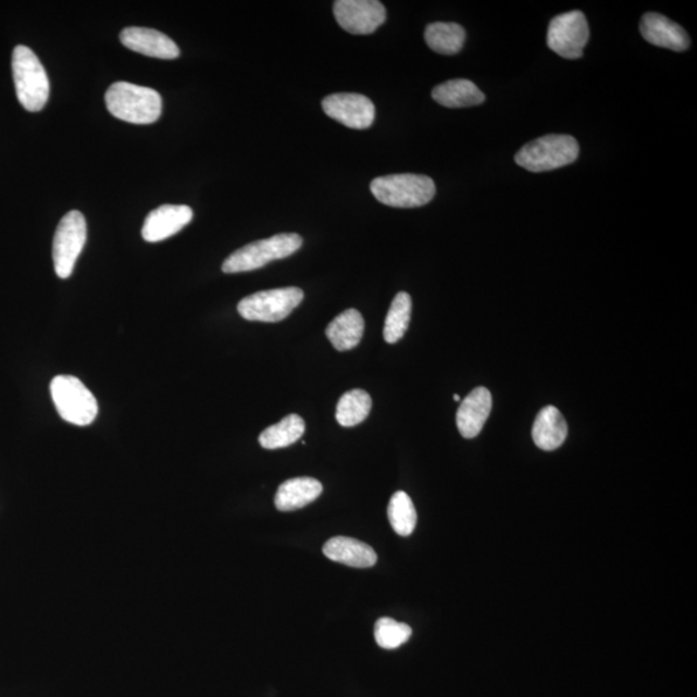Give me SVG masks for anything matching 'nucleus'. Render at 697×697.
<instances>
[{
    "label": "nucleus",
    "mask_w": 697,
    "mask_h": 697,
    "mask_svg": "<svg viewBox=\"0 0 697 697\" xmlns=\"http://www.w3.org/2000/svg\"><path fill=\"white\" fill-rule=\"evenodd\" d=\"M110 114L124 122L150 124L161 119L162 98L153 88L133 85L128 82L114 83L105 95Z\"/></svg>",
    "instance_id": "nucleus-1"
},
{
    "label": "nucleus",
    "mask_w": 697,
    "mask_h": 697,
    "mask_svg": "<svg viewBox=\"0 0 697 697\" xmlns=\"http://www.w3.org/2000/svg\"><path fill=\"white\" fill-rule=\"evenodd\" d=\"M12 72L21 105L27 112H40L50 98V80L45 66L29 47L17 46L13 50Z\"/></svg>",
    "instance_id": "nucleus-2"
},
{
    "label": "nucleus",
    "mask_w": 697,
    "mask_h": 697,
    "mask_svg": "<svg viewBox=\"0 0 697 697\" xmlns=\"http://www.w3.org/2000/svg\"><path fill=\"white\" fill-rule=\"evenodd\" d=\"M371 191L385 206L416 209L432 202L437 189L433 179L425 175L397 174L375 178Z\"/></svg>",
    "instance_id": "nucleus-3"
},
{
    "label": "nucleus",
    "mask_w": 697,
    "mask_h": 697,
    "mask_svg": "<svg viewBox=\"0 0 697 697\" xmlns=\"http://www.w3.org/2000/svg\"><path fill=\"white\" fill-rule=\"evenodd\" d=\"M302 246L299 234L283 233L272 238L253 241L239 248L224 261L223 272L236 274L257 271L269 262L286 259L298 252Z\"/></svg>",
    "instance_id": "nucleus-4"
},
{
    "label": "nucleus",
    "mask_w": 697,
    "mask_h": 697,
    "mask_svg": "<svg viewBox=\"0 0 697 697\" xmlns=\"http://www.w3.org/2000/svg\"><path fill=\"white\" fill-rule=\"evenodd\" d=\"M578 142L569 135H548L531 141L515 155V163L530 172H547L574 163Z\"/></svg>",
    "instance_id": "nucleus-5"
},
{
    "label": "nucleus",
    "mask_w": 697,
    "mask_h": 697,
    "mask_svg": "<svg viewBox=\"0 0 697 697\" xmlns=\"http://www.w3.org/2000/svg\"><path fill=\"white\" fill-rule=\"evenodd\" d=\"M51 396L59 415L73 425H91L98 416L99 404L91 390L79 378L60 375L52 379Z\"/></svg>",
    "instance_id": "nucleus-6"
},
{
    "label": "nucleus",
    "mask_w": 697,
    "mask_h": 697,
    "mask_svg": "<svg viewBox=\"0 0 697 697\" xmlns=\"http://www.w3.org/2000/svg\"><path fill=\"white\" fill-rule=\"evenodd\" d=\"M303 300L302 289L286 287L247 296L238 303L241 319L275 323L286 320Z\"/></svg>",
    "instance_id": "nucleus-7"
},
{
    "label": "nucleus",
    "mask_w": 697,
    "mask_h": 697,
    "mask_svg": "<svg viewBox=\"0 0 697 697\" xmlns=\"http://www.w3.org/2000/svg\"><path fill=\"white\" fill-rule=\"evenodd\" d=\"M87 240V223L79 211L67 212L54 233L52 258L54 272L61 279L73 274Z\"/></svg>",
    "instance_id": "nucleus-8"
},
{
    "label": "nucleus",
    "mask_w": 697,
    "mask_h": 697,
    "mask_svg": "<svg viewBox=\"0 0 697 697\" xmlns=\"http://www.w3.org/2000/svg\"><path fill=\"white\" fill-rule=\"evenodd\" d=\"M589 36V25L584 13L572 11L550 21L547 43L559 57L576 60L583 58Z\"/></svg>",
    "instance_id": "nucleus-9"
},
{
    "label": "nucleus",
    "mask_w": 697,
    "mask_h": 697,
    "mask_svg": "<svg viewBox=\"0 0 697 697\" xmlns=\"http://www.w3.org/2000/svg\"><path fill=\"white\" fill-rule=\"evenodd\" d=\"M334 13L343 29L353 36H369L386 20L385 7L377 0H337Z\"/></svg>",
    "instance_id": "nucleus-10"
},
{
    "label": "nucleus",
    "mask_w": 697,
    "mask_h": 697,
    "mask_svg": "<svg viewBox=\"0 0 697 697\" xmlns=\"http://www.w3.org/2000/svg\"><path fill=\"white\" fill-rule=\"evenodd\" d=\"M322 108L329 119L353 129H368L375 121V105L359 94H335L322 101Z\"/></svg>",
    "instance_id": "nucleus-11"
},
{
    "label": "nucleus",
    "mask_w": 697,
    "mask_h": 697,
    "mask_svg": "<svg viewBox=\"0 0 697 697\" xmlns=\"http://www.w3.org/2000/svg\"><path fill=\"white\" fill-rule=\"evenodd\" d=\"M195 216L189 206L164 204L151 211L142 226V238L149 244H157L175 236L190 223Z\"/></svg>",
    "instance_id": "nucleus-12"
},
{
    "label": "nucleus",
    "mask_w": 697,
    "mask_h": 697,
    "mask_svg": "<svg viewBox=\"0 0 697 697\" xmlns=\"http://www.w3.org/2000/svg\"><path fill=\"white\" fill-rule=\"evenodd\" d=\"M122 45L130 51L145 57L174 60L179 57V48L165 34L148 27H127L121 33Z\"/></svg>",
    "instance_id": "nucleus-13"
},
{
    "label": "nucleus",
    "mask_w": 697,
    "mask_h": 697,
    "mask_svg": "<svg viewBox=\"0 0 697 697\" xmlns=\"http://www.w3.org/2000/svg\"><path fill=\"white\" fill-rule=\"evenodd\" d=\"M639 30L648 43L675 52L686 51L692 40L682 26L659 13H646L640 20Z\"/></svg>",
    "instance_id": "nucleus-14"
},
{
    "label": "nucleus",
    "mask_w": 697,
    "mask_h": 697,
    "mask_svg": "<svg viewBox=\"0 0 697 697\" xmlns=\"http://www.w3.org/2000/svg\"><path fill=\"white\" fill-rule=\"evenodd\" d=\"M493 410V396L488 389L475 388L462 400L457 415V424L462 437L472 439L478 436Z\"/></svg>",
    "instance_id": "nucleus-15"
},
{
    "label": "nucleus",
    "mask_w": 697,
    "mask_h": 697,
    "mask_svg": "<svg viewBox=\"0 0 697 697\" xmlns=\"http://www.w3.org/2000/svg\"><path fill=\"white\" fill-rule=\"evenodd\" d=\"M323 555L331 561L356 569H369L377 562V555L370 545L357 538L336 536L324 544Z\"/></svg>",
    "instance_id": "nucleus-16"
},
{
    "label": "nucleus",
    "mask_w": 697,
    "mask_h": 697,
    "mask_svg": "<svg viewBox=\"0 0 697 697\" xmlns=\"http://www.w3.org/2000/svg\"><path fill=\"white\" fill-rule=\"evenodd\" d=\"M569 426L555 406L545 407L538 413L533 427L535 445L544 451H555L568 438Z\"/></svg>",
    "instance_id": "nucleus-17"
},
{
    "label": "nucleus",
    "mask_w": 697,
    "mask_h": 697,
    "mask_svg": "<svg viewBox=\"0 0 697 697\" xmlns=\"http://www.w3.org/2000/svg\"><path fill=\"white\" fill-rule=\"evenodd\" d=\"M322 491V483L314 478L288 480L282 483L275 495V507L281 512H294L319 499Z\"/></svg>",
    "instance_id": "nucleus-18"
},
{
    "label": "nucleus",
    "mask_w": 697,
    "mask_h": 697,
    "mask_svg": "<svg viewBox=\"0 0 697 697\" xmlns=\"http://www.w3.org/2000/svg\"><path fill=\"white\" fill-rule=\"evenodd\" d=\"M432 96L439 105L450 109L477 107L486 100L481 89L468 79L441 83L433 89Z\"/></svg>",
    "instance_id": "nucleus-19"
},
{
    "label": "nucleus",
    "mask_w": 697,
    "mask_h": 697,
    "mask_svg": "<svg viewBox=\"0 0 697 697\" xmlns=\"http://www.w3.org/2000/svg\"><path fill=\"white\" fill-rule=\"evenodd\" d=\"M364 333V320L356 309L345 310L328 324L326 335L334 348L339 351L354 349L361 343Z\"/></svg>",
    "instance_id": "nucleus-20"
},
{
    "label": "nucleus",
    "mask_w": 697,
    "mask_h": 697,
    "mask_svg": "<svg viewBox=\"0 0 697 697\" xmlns=\"http://www.w3.org/2000/svg\"><path fill=\"white\" fill-rule=\"evenodd\" d=\"M466 33L459 24L434 23L426 27L425 41L431 50L446 57L457 54L464 47Z\"/></svg>",
    "instance_id": "nucleus-21"
},
{
    "label": "nucleus",
    "mask_w": 697,
    "mask_h": 697,
    "mask_svg": "<svg viewBox=\"0 0 697 697\" xmlns=\"http://www.w3.org/2000/svg\"><path fill=\"white\" fill-rule=\"evenodd\" d=\"M306 433V421L301 416L288 415L281 423L266 427L259 441L265 450H278L296 444Z\"/></svg>",
    "instance_id": "nucleus-22"
},
{
    "label": "nucleus",
    "mask_w": 697,
    "mask_h": 697,
    "mask_svg": "<svg viewBox=\"0 0 697 697\" xmlns=\"http://www.w3.org/2000/svg\"><path fill=\"white\" fill-rule=\"evenodd\" d=\"M372 399L368 391L353 389L340 398L336 409V420L344 427L363 423L370 415Z\"/></svg>",
    "instance_id": "nucleus-23"
},
{
    "label": "nucleus",
    "mask_w": 697,
    "mask_h": 697,
    "mask_svg": "<svg viewBox=\"0 0 697 697\" xmlns=\"http://www.w3.org/2000/svg\"><path fill=\"white\" fill-rule=\"evenodd\" d=\"M412 313L411 296L399 293L393 300L389 313L386 315L384 327V339L386 343L396 344L409 329Z\"/></svg>",
    "instance_id": "nucleus-24"
},
{
    "label": "nucleus",
    "mask_w": 697,
    "mask_h": 697,
    "mask_svg": "<svg viewBox=\"0 0 697 697\" xmlns=\"http://www.w3.org/2000/svg\"><path fill=\"white\" fill-rule=\"evenodd\" d=\"M388 516L393 530L399 536H410L415 531L418 513L409 495L398 491L391 496Z\"/></svg>",
    "instance_id": "nucleus-25"
},
{
    "label": "nucleus",
    "mask_w": 697,
    "mask_h": 697,
    "mask_svg": "<svg viewBox=\"0 0 697 697\" xmlns=\"http://www.w3.org/2000/svg\"><path fill=\"white\" fill-rule=\"evenodd\" d=\"M412 636L410 625L398 623L390 618H382L376 621L375 639L379 647L385 650H395L406 644Z\"/></svg>",
    "instance_id": "nucleus-26"
},
{
    "label": "nucleus",
    "mask_w": 697,
    "mask_h": 697,
    "mask_svg": "<svg viewBox=\"0 0 697 697\" xmlns=\"http://www.w3.org/2000/svg\"><path fill=\"white\" fill-rule=\"evenodd\" d=\"M453 400H455V402H460V396L459 395H455L453 396Z\"/></svg>",
    "instance_id": "nucleus-27"
}]
</instances>
